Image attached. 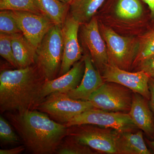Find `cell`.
<instances>
[{
	"label": "cell",
	"mask_w": 154,
	"mask_h": 154,
	"mask_svg": "<svg viewBox=\"0 0 154 154\" xmlns=\"http://www.w3.org/2000/svg\"><path fill=\"white\" fill-rule=\"evenodd\" d=\"M28 151L33 154H55L58 147L68 135L69 128L37 110L5 113Z\"/></svg>",
	"instance_id": "obj_1"
},
{
	"label": "cell",
	"mask_w": 154,
	"mask_h": 154,
	"mask_svg": "<svg viewBox=\"0 0 154 154\" xmlns=\"http://www.w3.org/2000/svg\"><path fill=\"white\" fill-rule=\"evenodd\" d=\"M46 80L36 63L0 74L1 113L34 110Z\"/></svg>",
	"instance_id": "obj_2"
},
{
	"label": "cell",
	"mask_w": 154,
	"mask_h": 154,
	"mask_svg": "<svg viewBox=\"0 0 154 154\" xmlns=\"http://www.w3.org/2000/svg\"><path fill=\"white\" fill-rule=\"evenodd\" d=\"M63 52L62 27L54 25L36 48V63L47 81L54 79L58 76Z\"/></svg>",
	"instance_id": "obj_3"
},
{
	"label": "cell",
	"mask_w": 154,
	"mask_h": 154,
	"mask_svg": "<svg viewBox=\"0 0 154 154\" xmlns=\"http://www.w3.org/2000/svg\"><path fill=\"white\" fill-rule=\"evenodd\" d=\"M94 108L89 101L76 100L66 93H56L45 97L34 110L46 113L54 121L65 125L75 116Z\"/></svg>",
	"instance_id": "obj_4"
},
{
	"label": "cell",
	"mask_w": 154,
	"mask_h": 154,
	"mask_svg": "<svg viewBox=\"0 0 154 154\" xmlns=\"http://www.w3.org/2000/svg\"><path fill=\"white\" fill-rule=\"evenodd\" d=\"M67 136L99 152L117 154L116 144L119 131L113 128L91 124L69 127Z\"/></svg>",
	"instance_id": "obj_5"
},
{
	"label": "cell",
	"mask_w": 154,
	"mask_h": 154,
	"mask_svg": "<svg viewBox=\"0 0 154 154\" xmlns=\"http://www.w3.org/2000/svg\"><path fill=\"white\" fill-rule=\"evenodd\" d=\"M133 93L129 88L120 84L105 82L91 95L88 101L95 108L128 113L132 104Z\"/></svg>",
	"instance_id": "obj_6"
},
{
	"label": "cell",
	"mask_w": 154,
	"mask_h": 154,
	"mask_svg": "<svg viewBox=\"0 0 154 154\" xmlns=\"http://www.w3.org/2000/svg\"><path fill=\"white\" fill-rule=\"evenodd\" d=\"M91 124L113 128L119 131H134L138 129L128 113L111 112L94 108L75 116L65 124L68 127Z\"/></svg>",
	"instance_id": "obj_7"
},
{
	"label": "cell",
	"mask_w": 154,
	"mask_h": 154,
	"mask_svg": "<svg viewBox=\"0 0 154 154\" xmlns=\"http://www.w3.org/2000/svg\"><path fill=\"white\" fill-rule=\"evenodd\" d=\"M99 25L107 45L109 63L128 70L133 65L137 44L131 38L120 36L111 28L102 24Z\"/></svg>",
	"instance_id": "obj_8"
},
{
	"label": "cell",
	"mask_w": 154,
	"mask_h": 154,
	"mask_svg": "<svg viewBox=\"0 0 154 154\" xmlns=\"http://www.w3.org/2000/svg\"><path fill=\"white\" fill-rule=\"evenodd\" d=\"M79 32L83 47L87 49L94 65L101 73L109 63V58L107 45L102 36L96 17L80 25Z\"/></svg>",
	"instance_id": "obj_9"
},
{
	"label": "cell",
	"mask_w": 154,
	"mask_h": 154,
	"mask_svg": "<svg viewBox=\"0 0 154 154\" xmlns=\"http://www.w3.org/2000/svg\"><path fill=\"white\" fill-rule=\"evenodd\" d=\"M105 82H112L129 88L147 99L150 98L149 88V77L143 71L130 72L122 69L113 64L107 63L102 72Z\"/></svg>",
	"instance_id": "obj_10"
},
{
	"label": "cell",
	"mask_w": 154,
	"mask_h": 154,
	"mask_svg": "<svg viewBox=\"0 0 154 154\" xmlns=\"http://www.w3.org/2000/svg\"><path fill=\"white\" fill-rule=\"evenodd\" d=\"M80 26L79 22L69 13L62 27L63 57L57 77L66 73L75 63L83 57V50L80 45L79 38Z\"/></svg>",
	"instance_id": "obj_11"
},
{
	"label": "cell",
	"mask_w": 154,
	"mask_h": 154,
	"mask_svg": "<svg viewBox=\"0 0 154 154\" xmlns=\"http://www.w3.org/2000/svg\"><path fill=\"white\" fill-rule=\"evenodd\" d=\"M11 13L23 35L36 48L54 25L44 15L22 11H11Z\"/></svg>",
	"instance_id": "obj_12"
},
{
	"label": "cell",
	"mask_w": 154,
	"mask_h": 154,
	"mask_svg": "<svg viewBox=\"0 0 154 154\" xmlns=\"http://www.w3.org/2000/svg\"><path fill=\"white\" fill-rule=\"evenodd\" d=\"M85 70V61L83 57L66 73L54 79L46 80L40 93L39 102L50 94L67 93L76 88L82 81Z\"/></svg>",
	"instance_id": "obj_13"
},
{
	"label": "cell",
	"mask_w": 154,
	"mask_h": 154,
	"mask_svg": "<svg viewBox=\"0 0 154 154\" xmlns=\"http://www.w3.org/2000/svg\"><path fill=\"white\" fill-rule=\"evenodd\" d=\"M83 58L85 70L82 81L76 88L66 94L72 99L88 101L91 95L105 82L101 73L94 65L90 54L87 53Z\"/></svg>",
	"instance_id": "obj_14"
},
{
	"label": "cell",
	"mask_w": 154,
	"mask_h": 154,
	"mask_svg": "<svg viewBox=\"0 0 154 154\" xmlns=\"http://www.w3.org/2000/svg\"><path fill=\"white\" fill-rule=\"evenodd\" d=\"M149 101L140 94L134 92L132 104L128 113L137 128L154 140V117Z\"/></svg>",
	"instance_id": "obj_15"
},
{
	"label": "cell",
	"mask_w": 154,
	"mask_h": 154,
	"mask_svg": "<svg viewBox=\"0 0 154 154\" xmlns=\"http://www.w3.org/2000/svg\"><path fill=\"white\" fill-rule=\"evenodd\" d=\"M119 131L116 140L117 154H151L147 147L142 131Z\"/></svg>",
	"instance_id": "obj_16"
},
{
	"label": "cell",
	"mask_w": 154,
	"mask_h": 154,
	"mask_svg": "<svg viewBox=\"0 0 154 154\" xmlns=\"http://www.w3.org/2000/svg\"><path fill=\"white\" fill-rule=\"evenodd\" d=\"M14 59L18 69L36 63V48L29 42L23 33L11 35Z\"/></svg>",
	"instance_id": "obj_17"
},
{
	"label": "cell",
	"mask_w": 154,
	"mask_h": 154,
	"mask_svg": "<svg viewBox=\"0 0 154 154\" xmlns=\"http://www.w3.org/2000/svg\"><path fill=\"white\" fill-rule=\"evenodd\" d=\"M35 5L45 16L54 25L62 27L69 11L70 5L60 0H34Z\"/></svg>",
	"instance_id": "obj_18"
},
{
	"label": "cell",
	"mask_w": 154,
	"mask_h": 154,
	"mask_svg": "<svg viewBox=\"0 0 154 154\" xmlns=\"http://www.w3.org/2000/svg\"><path fill=\"white\" fill-rule=\"evenodd\" d=\"M105 0H73L70 13L80 24L90 22Z\"/></svg>",
	"instance_id": "obj_19"
},
{
	"label": "cell",
	"mask_w": 154,
	"mask_h": 154,
	"mask_svg": "<svg viewBox=\"0 0 154 154\" xmlns=\"http://www.w3.org/2000/svg\"><path fill=\"white\" fill-rule=\"evenodd\" d=\"M115 13L121 19H137L142 14V6L138 0H119Z\"/></svg>",
	"instance_id": "obj_20"
},
{
	"label": "cell",
	"mask_w": 154,
	"mask_h": 154,
	"mask_svg": "<svg viewBox=\"0 0 154 154\" xmlns=\"http://www.w3.org/2000/svg\"><path fill=\"white\" fill-rule=\"evenodd\" d=\"M154 54V30L143 35L137 43L136 54L132 66L138 65Z\"/></svg>",
	"instance_id": "obj_21"
},
{
	"label": "cell",
	"mask_w": 154,
	"mask_h": 154,
	"mask_svg": "<svg viewBox=\"0 0 154 154\" xmlns=\"http://www.w3.org/2000/svg\"><path fill=\"white\" fill-rule=\"evenodd\" d=\"M91 148L80 143L71 137L67 136L58 147L55 154H97Z\"/></svg>",
	"instance_id": "obj_22"
},
{
	"label": "cell",
	"mask_w": 154,
	"mask_h": 154,
	"mask_svg": "<svg viewBox=\"0 0 154 154\" xmlns=\"http://www.w3.org/2000/svg\"><path fill=\"white\" fill-rule=\"evenodd\" d=\"M0 10L30 12L44 15L36 7L34 0H0Z\"/></svg>",
	"instance_id": "obj_23"
},
{
	"label": "cell",
	"mask_w": 154,
	"mask_h": 154,
	"mask_svg": "<svg viewBox=\"0 0 154 154\" xmlns=\"http://www.w3.org/2000/svg\"><path fill=\"white\" fill-rule=\"evenodd\" d=\"M0 33L10 35L22 33L11 11L1 10Z\"/></svg>",
	"instance_id": "obj_24"
},
{
	"label": "cell",
	"mask_w": 154,
	"mask_h": 154,
	"mask_svg": "<svg viewBox=\"0 0 154 154\" xmlns=\"http://www.w3.org/2000/svg\"><path fill=\"white\" fill-rule=\"evenodd\" d=\"M8 121L2 116H0V140L4 144H19L21 142L19 137L18 136L11 127Z\"/></svg>",
	"instance_id": "obj_25"
},
{
	"label": "cell",
	"mask_w": 154,
	"mask_h": 154,
	"mask_svg": "<svg viewBox=\"0 0 154 154\" xmlns=\"http://www.w3.org/2000/svg\"><path fill=\"white\" fill-rule=\"evenodd\" d=\"M0 55L12 66L15 68L18 69L14 59L11 35L0 33Z\"/></svg>",
	"instance_id": "obj_26"
},
{
	"label": "cell",
	"mask_w": 154,
	"mask_h": 154,
	"mask_svg": "<svg viewBox=\"0 0 154 154\" xmlns=\"http://www.w3.org/2000/svg\"><path fill=\"white\" fill-rule=\"evenodd\" d=\"M138 66L140 70L145 72L150 78L154 79V54L142 61Z\"/></svg>",
	"instance_id": "obj_27"
},
{
	"label": "cell",
	"mask_w": 154,
	"mask_h": 154,
	"mask_svg": "<svg viewBox=\"0 0 154 154\" xmlns=\"http://www.w3.org/2000/svg\"><path fill=\"white\" fill-rule=\"evenodd\" d=\"M26 149L25 146H18L14 148L10 149H1L0 150L1 154H19L22 153Z\"/></svg>",
	"instance_id": "obj_28"
},
{
	"label": "cell",
	"mask_w": 154,
	"mask_h": 154,
	"mask_svg": "<svg viewBox=\"0 0 154 154\" xmlns=\"http://www.w3.org/2000/svg\"><path fill=\"white\" fill-rule=\"evenodd\" d=\"M149 85L150 92V98L149 101V105L154 117V79L150 78Z\"/></svg>",
	"instance_id": "obj_29"
},
{
	"label": "cell",
	"mask_w": 154,
	"mask_h": 154,
	"mask_svg": "<svg viewBox=\"0 0 154 154\" xmlns=\"http://www.w3.org/2000/svg\"><path fill=\"white\" fill-rule=\"evenodd\" d=\"M148 5L151 11L152 17H154V0H143Z\"/></svg>",
	"instance_id": "obj_30"
},
{
	"label": "cell",
	"mask_w": 154,
	"mask_h": 154,
	"mask_svg": "<svg viewBox=\"0 0 154 154\" xmlns=\"http://www.w3.org/2000/svg\"><path fill=\"white\" fill-rule=\"evenodd\" d=\"M145 140L146 143L154 153V140H151L145 138Z\"/></svg>",
	"instance_id": "obj_31"
},
{
	"label": "cell",
	"mask_w": 154,
	"mask_h": 154,
	"mask_svg": "<svg viewBox=\"0 0 154 154\" xmlns=\"http://www.w3.org/2000/svg\"><path fill=\"white\" fill-rule=\"evenodd\" d=\"M61 2H63L66 3V4H69V5H70L72 2L73 0H60Z\"/></svg>",
	"instance_id": "obj_32"
}]
</instances>
